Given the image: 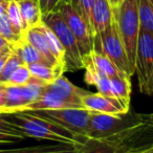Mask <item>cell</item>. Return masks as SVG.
<instances>
[{
    "mask_svg": "<svg viewBox=\"0 0 153 153\" xmlns=\"http://www.w3.org/2000/svg\"><path fill=\"white\" fill-rule=\"evenodd\" d=\"M0 117L19 130L26 137L64 143L74 146H82L88 138L79 135L53 122L38 117L30 111L0 113Z\"/></svg>",
    "mask_w": 153,
    "mask_h": 153,
    "instance_id": "1",
    "label": "cell"
},
{
    "mask_svg": "<svg viewBox=\"0 0 153 153\" xmlns=\"http://www.w3.org/2000/svg\"><path fill=\"white\" fill-rule=\"evenodd\" d=\"M0 36L10 43V45H13L21 40L22 35L13 26L12 22L10 21L7 14L0 18Z\"/></svg>",
    "mask_w": 153,
    "mask_h": 153,
    "instance_id": "23",
    "label": "cell"
},
{
    "mask_svg": "<svg viewBox=\"0 0 153 153\" xmlns=\"http://www.w3.org/2000/svg\"><path fill=\"white\" fill-rule=\"evenodd\" d=\"M22 38H23L26 42L30 43V45H33L35 48L38 49L43 56H45L53 66H56L57 68L61 69L63 72L65 71L64 68L58 63L57 60L55 59V57H53V53H51L48 42H47V39H46V37H45L44 33H43L41 23H39L38 25H36V26L27 28L26 30H24V33L22 34Z\"/></svg>",
    "mask_w": 153,
    "mask_h": 153,
    "instance_id": "12",
    "label": "cell"
},
{
    "mask_svg": "<svg viewBox=\"0 0 153 153\" xmlns=\"http://www.w3.org/2000/svg\"><path fill=\"white\" fill-rule=\"evenodd\" d=\"M25 30L42 22V13L38 0H24L18 2Z\"/></svg>",
    "mask_w": 153,
    "mask_h": 153,
    "instance_id": "17",
    "label": "cell"
},
{
    "mask_svg": "<svg viewBox=\"0 0 153 153\" xmlns=\"http://www.w3.org/2000/svg\"><path fill=\"white\" fill-rule=\"evenodd\" d=\"M11 49L14 53H16L20 58V60H21L23 64L30 65V64H34V63H43V64H46V65L51 66V67L57 68L49 62V60L45 56H43L38 49L35 48L28 42H26L23 38H21V40H19L17 43L11 45ZM57 69H59V68H57Z\"/></svg>",
    "mask_w": 153,
    "mask_h": 153,
    "instance_id": "14",
    "label": "cell"
},
{
    "mask_svg": "<svg viewBox=\"0 0 153 153\" xmlns=\"http://www.w3.org/2000/svg\"><path fill=\"white\" fill-rule=\"evenodd\" d=\"M4 86V106L0 113H10L21 111L25 106L21 86L14 84H3Z\"/></svg>",
    "mask_w": 153,
    "mask_h": 153,
    "instance_id": "16",
    "label": "cell"
},
{
    "mask_svg": "<svg viewBox=\"0 0 153 153\" xmlns=\"http://www.w3.org/2000/svg\"><path fill=\"white\" fill-rule=\"evenodd\" d=\"M9 3H10L9 0H0V18L7 13Z\"/></svg>",
    "mask_w": 153,
    "mask_h": 153,
    "instance_id": "29",
    "label": "cell"
},
{
    "mask_svg": "<svg viewBox=\"0 0 153 153\" xmlns=\"http://www.w3.org/2000/svg\"><path fill=\"white\" fill-rule=\"evenodd\" d=\"M9 1H16V2H20V1H24V0H9Z\"/></svg>",
    "mask_w": 153,
    "mask_h": 153,
    "instance_id": "38",
    "label": "cell"
},
{
    "mask_svg": "<svg viewBox=\"0 0 153 153\" xmlns=\"http://www.w3.org/2000/svg\"><path fill=\"white\" fill-rule=\"evenodd\" d=\"M56 10L61 13L62 17L76 37L82 58L88 56L94 51V34L88 24L72 7L69 0H62Z\"/></svg>",
    "mask_w": 153,
    "mask_h": 153,
    "instance_id": "8",
    "label": "cell"
},
{
    "mask_svg": "<svg viewBox=\"0 0 153 153\" xmlns=\"http://www.w3.org/2000/svg\"><path fill=\"white\" fill-rule=\"evenodd\" d=\"M12 51L11 49V45L7 47H5V48H2V49H0V58L3 57L4 55H7V53H10Z\"/></svg>",
    "mask_w": 153,
    "mask_h": 153,
    "instance_id": "34",
    "label": "cell"
},
{
    "mask_svg": "<svg viewBox=\"0 0 153 153\" xmlns=\"http://www.w3.org/2000/svg\"><path fill=\"white\" fill-rule=\"evenodd\" d=\"M4 106V86L0 83V112Z\"/></svg>",
    "mask_w": 153,
    "mask_h": 153,
    "instance_id": "30",
    "label": "cell"
},
{
    "mask_svg": "<svg viewBox=\"0 0 153 153\" xmlns=\"http://www.w3.org/2000/svg\"><path fill=\"white\" fill-rule=\"evenodd\" d=\"M46 85L47 84L43 83L42 81H39V80L35 79V78H32L27 83L24 84L23 86H21L22 96H23L24 102H25L24 108H25L27 105L32 104V103L36 102L38 99H40V97L42 96L43 92H44ZM23 109H22V110H23Z\"/></svg>",
    "mask_w": 153,
    "mask_h": 153,
    "instance_id": "21",
    "label": "cell"
},
{
    "mask_svg": "<svg viewBox=\"0 0 153 153\" xmlns=\"http://www.w3.org/2000/svg\"><path fill=\"white\" fill-rule=\"evenodd\" d=\"M81 105L83 108L90 112L106 113V114H123L129 111L130 108L126 107L119 100L105 97L101 94H91L87 91L81 98Z\"/></svg>",
    "mask_w": 153,
    "mask_h": 153,
    "instance_id": "9",
    "label": "cell"
},
{
    "mask_svg": "<svg viewBox=\"0 0 153 153\" xmlns=\"http://www.w3.org/2000/svg\"><path fill=\"white\" fill-rule=\"evenodd\" d=\"M143 114H144V120L146 122V124H148L149 126L153 127V112L149 113V114H145V113H143Z\"/></svg>",
    "mask_w": 153,
    "mask_h": 153,
    "instance_id": "31",
    "label": "cell"
},
{
    "mask_svg": "<svg viewBox=\"0 0 153 153\" xmlns=\"http://www.w3.org/2000/svg\"><path fill=\"white\" fill-rule=\"evenodd\" d=\"M32 79L30 76V69H28V65L22 63L21 65H19L16 70L13 72V74L10 78V84H14V85L18 86H23L24 84L27 83L30 80Z\"/></svg>",
    "mask_w": 153,
    "mask_h": 153,
    "instance_id": "27",
    "label": "cell"
},
{
    "mask_svg": "<svg viewBox=\"0 0 153 153\" xmlns=\"http://www.w3.org/2000/svg\"><path fill=\"white\" fill-rule=\"evenodd\" d=\"M148 96H153V76L151 79V83H150V88H149V94Z\"/></svg>",
    "mask_w": 153,
    "mask_h": 153,
    "instance_id": "36",
    "label": "cell"
},
{
    "mask_svg": "<svg viewBox=\"0 0 153 153\" xmlns=\"http://www.w3.org/2000/svg\"><path fill=\"white\" fill-rule=\"evenodd\" d=\"M140 30L153 34V5L150 0H136Z\"/></svg>",
    "mask_w": 153,
    "mask_h": 153,
    "instance_id": "22",
    "label": "cell"
},
{
    "mask_svg": "<svg viewBox=\"0 0 153 153\" xmlns=\"http://www.w3.org/2000/svg\"><path fill=\"white\" fill-rule=\"evenodd\" d=\"M10 152V149L9 150H0V153H9Z\"/></svg>",
    "mask_w": 153,
    "mask_h": 153,
    "instance_id": "37",
    "label": "cell"
},
{
    "mask_svg": "<svg viewBox=\"0 0 153 153\" xmlns=\"http://www.w3.org/2000/svg\"><path fill=\"white\" fill-rule=\"evenodd\" d=\"M78 147L79 146H74L71 144L55 143L53 145H44V146L10 149L9 153H76Z\"/></svg>",
    "mask_w": 153,
    "mask_h": 153,
    "instance_id": "19",
    "label": "cell"
},
{
    "mask_svg": "<svg viewBox=\"0 0 153 153\" xmlns=\"http://www.w3.org/2000/svg\"><path fill=\"white\" fill-rule=\"evenodd\" d=\"M117 144V135L104 138H88L85 144L76 148V153H114Z\"/></svg>",
    "mask_w": 153,
    "mask_h": 153,
    "instance_id": "15",
    "label": "cell"
},
{
    "mask_svg": "<svg viewBox=\"0 0 153 153\" xmlns=\"http://www.w3.org/2000/svg\"><path fill=\"white\" fill-rule=\"evenodd\" d=\"M30 112L44 117L79 135L88 138V130L90 123L89 110L83 107L76 108L47 109V110H32Z\"/></svg>",
    "mask_w": 153,
    "mask_h": 153,
    "instance_id": "6",
    "label": "cell"
},
{
    "mask_svg": "<svg viewBox=\"0 0 153 153\" xmlns=\"http://www.w3.org/2000/svg\"><path fill=\"white\" fill-rule=\"evenodd\" d=\"M108 1H109V3H110L111 7H112V9H114V7H119V5L121 4L123 0H108Z\"/></svg>",
    "mask_w": 153,
    "mask_h": 153,
    "instance_id": "35",
    "label": "cell"
},
{
    "mask_svg": "<svg viewBox=\"0 0 153 153\" xmlns=\"http://www.w3.org/2000/svg\"><path fill=\"white\" fill-rule=\"evenodd\" d=\"M10 46V43L7 42L5 39H3L2 37L0 36V49H2V48H5V47Z\"/></svg>",
    "mask_w": 153,
    "mask_h": 153,
    "instance_id": "33",
    "label": "cell"
},
{
    "mask_svg": "<svg viewBox=\"0 0 153 153\" xmlns=\"http://www.w3.org/2000/svg\"><path fill=\"white\" fill-rule=\"evenodd\" d=\"M94 51L106 56L120 71L129 76L134 74L114 19L106 30L94 37Z\"/></svg>",
    "mask_w": 153,
    "mask_h": 153,
    "instance_id": "5",
    "label": "cell"
},
{
    "mask_svg": "<svg viewBox=\"0 0 153 153\" xmlns=\"http://www.w3.org/2000/svg\"><path fill=\"white\" fill-rule=\"evenodd\" d=\"M38 1L41 13H42V15H44L49 12L55 11L62 0H38Z\"/></svg>",
    "mask_w": 153,
    "mask_h": 153,
    "instance_id": "28",
    "label": "cell"
},
{
    "mask_svg": "<svg viewBox=\"0 0 153 153\" xmlns=\"http://www.w3.org/2000/svg\"><path fill=\"white\" fill-rule=\"evenodd\" d=\"M150 2L152 3V5H153V0H150Z\"/></svg>",
    "mask_w": 153,
    "mask_h": 153,
    "instance_id": "39",
    "label": "cell"
},
{
    "mask_svg": "<svg viewBox=\"0 0 153 153\" xmlns=\"http://www.w3.org/2000/svg\"><path fill=\"white\" fill-rule=\"evenodd\" d=\"M113 19L123 40L130 67L134 72V61L140 26L136 0H123L119 7L112 9Z\"/></svg>",
    "mask_w": 153,
    "mask_h": 153,
    "instance_id": "2",
    "label": "cell"
},
{
    "mask_svg": "<svg viewBox=\"0 0 153 153\" xmlns=\"http://www.w3.org/2000/svg\"><path fill=\"white\" fill-rule=\"evenodd\" d=\"M11 53H12V51H11ZM10 53H7V55H4L3 57L0 58V74H1V71H2V69H3V66H4V63H5V61H7V57L10 56Z\"/></svg>",
    "mask_w": 153,
    "mask_h": 153,
    "instance_id": "32",
    "label": "cell"
},
{
    "mask_svg": "<svg viewBox=\"0 0 153 153\" xmlns=\"http://www.w3.org/2000/svg\"><path fill=\"white\" fill-rule=\"evenodd\" d=\"M22 64V61L20 60V58L18 57L16 53H14L12 51L10 53V56L7 57V61L4 63V66H3V69L1 71V74H0V83L1 84H7L9 83L10 78L13 74V72L16 70V68L19 65Z\"/></svg>",
    "mask_w": 153,
    "mask_h": 153,
    "instance_id": "24",
    "label": "cell"
},
{
    "mask_svg": "<svg viewBox=\"0 0 153 153\" xmlns=\"http://www.w3.org/2000/svg\"><path fill=\"white\" fill-rule=\"evenodd\" d=\"M146 124L144 114L128 112L123 114H106L91 112L88 138H104L123 133Z\"/></svg>",
    "mask_w": 153,
    "mask_h": 153,
    "instance_id": "3",
    "label": "cell"
},
{
    "mask_svg": "<svg viewBox=\"0 0 153 153\" xmlns=\"http://www.w3.org/2000/svg\"><path fill=\"white\" fill-rule=\"evenodd\" d=\"M45 90L55 94L58 98L67 102L72 107H82L81 98L87 92L86 90H83L74 85L63 74L58 76L51 83L47 84Z\"/></svg>",
    "mask_w": 153,
    "mask_h": 153,
    "instance_id": "10",
    "label": "cell"
},
{
    "mask_svg": "<svg viewBox=\"0 0 153 153\" xmlns=\"http://www.w3.org/2000/svg\"><path fill=\"white\" fill-rule=\"evenodd\" d=\"M152 153H153V152H152Z\"/></svg>",
    "mask_w": 153,
    "mask_h": 153,
    "instance_id": "40",
    "label": "cell"
},
{
    "mask_svg": "<svg viewBox=\"0 0 153 153\" xmlns=\"http://www.w3.org/2000/svg\"><path fill=\"white\" fill-rule=\"evenodd\" d=\"M134 74L137 76L140 90L148 96L153 76V34L144 30H140L138 35Z\"/></svg>",
    "mask_w": 153,
    "mask_h": 153,
    "instance_id": "7",
    "label": "cell"
},
{
    "mask_svg": "<svg viewBox=\"0 0 153 153\" xmlns=\"http://www.w3.org/2000/svg\"><path fill=\"white\" fill-rule=\"evenodd\" d=\"M131 76H127L125 74H117V76L110 78L111 88H112L113 97L114 99L119 100L123 103L126 107H129L130 103V94H131Z\"/></svg>",
    "mask_w": 153,
    "mask_h": 153,
    "instance_id": "18",
    "label": "cell"
},
{
    "mask_svg": "<svg viewBox=\"0 0 153 153\" xmlns=\"http://www.w3.org/2000/svg\"><path fill=\"white\" fill-rule=\"evenodd\" d=\"M7 14L14 27L21 35L23 34L24 30H25V27H24L23 21H22V17H21V14H20L18 2H16V1H10Z\"/></svg>",
    "mask_w": 153,
    "mask_h": 153,
    "instance_id": "25",
    "label": "cell"
},
{
    "mask_svg": "<svg viewBox=\"0 0 153 153\" xmlns=\"http://www.w3.org/2000/svg\"><path fill=\"white\" fill-rule=\"evenodd\" d=\"M72 7L76 9V11L82 16L85 22L91 30L90 24V15H91V9L94 5V0H69ZM92 32V30H91Z\"/></svg>",
    "mask_w": 153,
    "mask_h": 153,
    "instance_id": "26",
    "label": "cell"
},
{
    "mask_svg": "<svg viewBox=\"0 0 153 153\" xmlns=\"http://www.w3.org/2000/svg\"><path fill=\"white\" fill-rule=\"evenodd\" d=\"M112 20V7L108 0H94L90 15V24L94 37L106 30Z\"/></svg>",
    "mask_w": 153,
    "mask_h": 153,
    "instance_id": "11",
    "label": "cell"
},
{
    "mask_svg": "<svg viewBox=\"0 0 153 153\" xmlns=\"http://www.w3.org/2000/svg\"><path fill=\"white\" fill-rule=\"evenodd\" d=\"M42 22L48 26L59 39L65 51V69L74 71L84 68L83 58L74 35L58 10L42 15Z\"/></svg>",
    "mask_w": 153,
    "mask_h": 153,
    "instance_id": "4",
    "label": "cell"
},
{
    "mask_svg": "<svg viewBox=\"0 0 153 153\" xmlns=\"http://www.w3.org/2000/svg\"><path fill=\"white\" fill-rule=\"evenodd\" d=\"M28 69H30L32 78H35V79L39 80V81H42L45 84L51 83V82L57 79L58 76L63 74V72L61 70L43 63L30 64Z\"/></svg>",
    "mask_w": 153,
    "mask_h": 153,
    "instance_id": "20",
    "label": "cell"
},
{
    "mask_svg": "<svg viewBox=\"0 0 153 153\" xmlns=\"http://www.w3.org/2000/svg\"><path fill=\"white\" fill-rule=\"evenodd\" d=\"M83 64L84 68H90L99 74L107 78H113L117 74H124L117 69V66L106 56L96 51H92L88 56L83 57Z\"/></svg>",
    "mask_w": 153,
    "mask_h": 153,
    "instance_id": "13",
    "label": "cell"
}]
</instances>
